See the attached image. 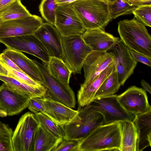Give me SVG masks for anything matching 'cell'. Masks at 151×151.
<instances>
[{
  "label": "cell",
  "instance_id": "obj_20",
  "mask_svg": "<svg viewBox=\"0 0 151 151\" xmlns=\"http://www.w3.org/2000/svg\"><path fill=\"white\" fill-rule=\"evenodd\" d=\"M136 128V151H142L151 146V108L146 112L135 115L132 121Z\"/></svg>",
  "mask_w": 151,
  "mask_h": 151
},
{
  "label": "cell",
  "instance_id": "obj_17",
  "mask_svg": "<svg viewBox=\"0 0 151 151\" xmlns=\"http://www.w3.org/2000/svg\"><path fill=\"white\" fill-rule=\"evenodd\" d=\"M34 34L42 43L50 57L63 60L62 36L54 25L43 22Z\"/></svg>",
  "mask_w": 151,
  "mask_h": 151
},
{
  "label": "cell",
  "instance_id": "obj_18",
  "mask_svg": "<svg viewBox=\"0 0 151 151\" xmlns=\"http://www.w3.org/2000/svg\"><path fill=\"white\" fill-rule=\"evenodd\" d=\"M86 43L92 51L107 52L111 50L120 39L104 30H86L82 35Z\"/></svg>",
  "mask_w": 151,
  "mask_h": 151
},
{
  "label": "cell",
  "instance_id": "obj_29",
  "mask_svg": "<svg viewBox=\"0 0 151 151\" xmlns=\"http://www.w3.org/2000/svg\"><path fill=\"white\" fill-rule=\"evenodd\" d=\"M136 7L122 0H117L113 4L109 5L111 20L121 15L132 14Z\"/></svg>",
  "mask_w": 151,
  "mask_h": 151
},
{
  "label": "cell",
  "instance_id": "obj_32",
  "mask_svg": "<svg viewBox=\"0 0 151 151\" xmlns=\"http://www.w3.org/2000/svg\"><path fill=\"white\" fill-rule=\"evenodd\" d=\"M132 14L134 18L145 26L151 27V4H145L136 7Z\"/></svg>",
  "mask_w": 151,
  "mask_h": 151
},
{
  "label": "cell",
  "instance_id": "obj_11",
  "mask_svg": "<svg viewBox=\"0 0 151 151\" xmlns=\"http://www.w3.org/2000/svg\"><path fill=\"white\" fill-rule=\"evenodd\" d=\"M0 42L7 48L32 55L44 63L48 62L50 58L44 45L34 34L2 38L0 39Z\"/></svg>",
  "mask_w": 151,
  "mask_h": 151
},
{
  "label": "cell",
  "instance_id": "obj_19",
  "mask_svg": "<svg viewBox=\"0 0 151 151\" xmlns=\"http://www.w3.org/2000/svg\"><path fill=\"white\" fill-rule=\"evenodd\" d=\"M3 53L13 61L24 73L42 85L44 80L42 74L34 60L22 52L7 48Z\"/></svg>",
  "mask_w": 151,
  "mask_h": 151
},
{
  "label": "cell",
  "instance_id": "obj_43",
  "mask_svg": "<svg viewBox=\"0 0 151 151\" xmlns=\"http://www.w3.org/2000/svg\"><path fill=\"white\" fill-rule=\"evenodd\" d=\"M106 3L108 5L114 3L117 0H102Z\"/></svg>",
  "mask_w": 151,
  "mask_h": 151
},
{
  "label": "cell",
  "instance_id": "obj_37",
  "mask_svg": "<svg viewBox=\"0 0 151 151\" xmlns=\"http://www.w3.org/2000/svg\"><path fill=\"white\" fill-rule=\"evenodd\" d=\"M0 61L3 64L11 68L23 73L13 61L3 52L0 54Z\"/></svg>",
  "mask_w": 151,
  "mask_h": 151
},
{
  "label": "cell",
  "instance_id": "obj_14",
  "mask_svg": "<svg viewBox=\"0 0 151 151\" xmlns=\"http://www.w3.org/2000/svg\"><path fill=\"white\" fill-rule=\"evenodd\" d=\"M111 50L119 82L121 86H123L133 74L137 63L132 56L128 48L120 39Z\"/></svg>",
  "mask_w": 151,
  "mask_h": 151
},
{
  "label": "cell",
  "instance_id": "obj_12",
  "mask_svg": "<svg viewBox=\"0 0 151 151\" xmlns=\"http://www.w3.org/2000/svg\"><path fill=\"white\" fill-rule=\"evenodd\" d=\"M43 23L41 17L32 14L0 22V39L34 34Z\"/></svg>",
  "mask_w": 151,
  "mask_h": 151
},
{
  "label": "cell",
  "instance_id": "obj_5",
  "mask_svg": "<svg viewBox=\"0 0 151 151\" xmlns=\"http://www.w3.org/2000/svg\"><path fill=\"white\" fill-rule=\"evenodd\" d=\"M63 60L74 74L81 73L84 62L92 52L82 35L62 36Z\"/></svg>",
  "mask_w": 151,
  "mask_h": 151
},
{
  "label": "cell",
  "instance_id": "obj_10",
  "mask_svg": "<svg viewBox=\"0 0 151 151\" xmlns=\"http://www.w3.org/2000/svg\"><path fill=\"white\" fill-rule=\"evenodd\" d=\"M32 98L4 83L0 86V116H12L20 113L27 108Z\"/></svg>",
  "mask_w": 151,
  "mask_h": 151
},
{
  "label": "cell",
  "instance_id": "obj_42",
  "mask_svg": "<svg viewBox=\"0 0 151 151\" xmlns=\"http://www.w3.org/2000/svg\"><path fill=\"white\" fill-rule=\"evenodd\" d=\"M78 0H55L56 4L73 3Z\"/></svg>",
  "mask_w": 151,
  "mask_h": 151
},
{
  "label": "cell",
  "instance_id": "obj_38",
  "mask_svg": "<svg viewBox=\"0 0 151 151\" xmlns=\"http://www.w3.org/2000/svg\"><path fill=\"white\" fill-rule=\"evenodd\" d=\"M130 5L137 6L145 4H151V0H122Z\"/></svg>",
  "mask_w": 151,
  "mask_h": 151
},
{
  "label": "cell",
  "instance_id": "obj_9",
  "mask_svg": "<svg viewBox=\"0 0 151 151\" xmlns=\"http://www.w3.org/2000/svg\"><path fill=\"white\" fill-rule=\"evenodd\" d=\"M114 94L93 99L90 105L92 108L101 113L104 124L129 121L132 122L135 115L129 114L122 106Z\"/></svg>",
  "mask_w": 151,
  "mask_h": 151
},
{
  "label": "cell",
  "instance_id": "obj_44",
  "mask_svg": "<svg viewBox=\"0 0 151 151\" xmlns=\"http://www.w3.org/2000/svg\"><path fill=\"white\" fill-rule=\"evenodd\" d=\"M19 0L20 1H21V0Z\"/></svg>",
  "mask_w": 151,
  "mask_h": 151
},
{
  "label": "cell",
  "instance_id": "obj_15",
  "mask_svg": "<svg viewBox=\"0 0 151 151\" xmlns=\"http://www.w3.org/2000/svg\"><path fill=\"white\" fill-rule=\"evenodd\" d=\"M113 61L111 52L92 51L83 64L85 80L83 84H87L91 82Z\"/></svg>",
  "mask_w": 151,
  "mask_h": 151
},
{
  "label": "cell",
  "instance_id": "obj_33",
  "mask_svg": "<svg viewBox=\"0 0 151 151\" xmlns=\"http://www.w3.org/2000/svg\"><path fill=\"white\" fill-rule=\"evenodd\" d=\"M3 64L8 70L7 76L12 77L22 83L32 86L38 87L42 85L35 81L23 73L13 69Z\"/></svg>",
  "mask_w": 151,
  "mask_h": 151
},
{
  "label": "cell",
  "instance_id": "obj_22",
  "mask_svg": "<svg viewBox=\"0 0 151 151\" xmlns=\"http://www.w3.org/2000/svg\"><path fill=\"white\" fill-rule=\"evenodd\" d=\"M63 139L54 136L39 124L35 135L33 151H52Z\"/></svg>",
  "mask_w": 151,
  "mask_h": 151
},
{
  "label": "cell",
  "instance_id": "obj_13",
  "mask_svg": "<svg viewBox=\"0 0 151 151\" xmlns=\"http://www.w3.org/2000/svg\"><path fill=\"white\" fill-rule=\"evenodd\" d=\"M117 99L124 108L130 114L136 115L147 112L151 108L146 91L134 86L129 88Z\"/></svg>",
  "mask_w": 151,
  "mask_h": 151
},
{
  "label": "cell",
  "instance_id": "obj_30",
  "mask_svg": "<svg viewBox=\"0 0 151 151\" xmlns=\"http://www.w3.org/2000/svg\"><path fill=\"white\" fill-rule=\"evenodd\" d=\"M12 129L0 121V151H13Z\"/></svg>",
  "mask_w": 151,
  "mask_h": 151
},
{
  "label": "cell",
  "instance_id": "obj_6",
  "mask_svg": "<svg viewBox=\"0 0 151 151\" xmlns=\"http://www.w3.org/2000/svg\"><path fill=\"white\" fill-rule=\"evenodd\" d=\"M34 60L42 75L44 80L42 85L47 89L44 97L59 102L70 108H75V96L69 85L63 83L51 75L44 63Z\"/></svg>",
  "mask_w": 151,
  "mask_h": 151
},
{
  "label": "cell",
  "instance_id": "obj_36",
  "mask_svg": "<svg viewBox=\"0 0 151 151\" xmlns=\"http://www.w3.org/2000/svg\"><path fill=\"white\" fill-rule=\"evenodd\" d=\"M129 49L132 56L136 62L142 63L150 67H151V57L130 49Z\"/></svg>",
  "mask_w": 151,
  "mask_h": 151
},
{
  "label": "cell",
  "instance_id": "obj_23",
  "mask_svg": "<svg viewBox=\"0 0 151 151\" xmlns=\"http://www.w3.org/2000/svg\"><path fill=\"white\" fill-rule=\"evenodd\" d=\"M43 63L51 75L63 83L69 85L72 72L62 59L50 57L48 62Z\"/></svg>",
  "mask_w": 151,
  "mask_h": 151
},
{
  "label": "cell",
  "instance_id": "obj_21",
  "mask_svg": "<svg viewBox=\"0 0 151 151\" xmlns=\"http://www.w3.org/2000/svg\"><path fill=\"white\" fill-rule=\"evenodd\" d=\"M114 66L113 61L91 82L87 84H81L77 93L79 106L83 107L90 104L101 85L111 73Z\"/></svg>",
  "mask_w": 151,
  "mask_h": 151
},
{
  "label": "cell",
  "instance_id": "obj_3",
  "mask_svg": "<svg viewBox=\"0 0 151 151\" xmlns=\"http://www.w3.org/2000/svg\"><path fill=\"white\" fill-rule=\"evenodd\" d=\"M120 39L129 48L151 57V37L145 26L134 18L118 22Z\"/></svg>",
  "mask_w": 151,
  "mask_h": 151
},
{
  "label": "cell",
  "instance_id": "obj_40",
  "mask_svg": "<svg viewBox=\"0 0 151 151\" xmlns=\"http://www.w3.org/2000/svg\"><path fill=\"white\" fill-rule=\"evenodd\" d=\"M8 71L3 64L0 61V75L7 76Z\"/></svg>",
  "mask_w": 151,
  "mask_h": 151
},
{
  "label": "cell",
  "instance_id": "obj_16",
  "mask_svg": "<svg viewBox=\"0 0 151 151\" xmlns=\"http://www.w3.org/2000/svg\"><path fill=\"white\" fill-rule=\"evenodd\" d=\"M43 101L44 110L42 113L59 124L65 126L80 119L77 110L63 104L45 97Z\"/></svg>",
  "mask_w": 151,
  "mask_h": 151
},
{
  "label": "cell",
  "instance_id": "obj_1",
  "mask_svg": "<svg viewBox=\"0 0 151 151\" xmlns=\"http://www.w3.org/2000/svg\"><path fill=\"white\" fill-rule=\"evenodd\" d=\"M121 122L104 124L79 141L78 151H120L121 142Z\"/></svg>",
  "mask_w": 151,
  "mask_h": 151
},
{
  "label": "cell",
  "instance_id": "obj_41",
  "mask_svg": "<svg viewBox=\"0 0 151 151\" xmlns=\"http://www.w3.org/2000/svg\"><path fill=\"white\" fill-rule=\"evenodd\" d=\"M15 0H0V10Z\"/></svg>",
  "mask_w": 151,
  "mask_h": 151
},
{
  "label": "cell",
  "instance_id": "obj_27",
  "mask_svg": "<svg viewBox=\"0 0 151 151\" xmlns=\"http://www.w3.org/2000/svg\"><path fill=\"white\" fill-rule=\"evenodd\" d=\"M121 86L114 63L111 73L101 85L93 99L114 94L118 91Z\"/></svg>",
  "mask_w": 151,
  "mask_h": 151
},
{
  "label": "cell",
  "instance_id": "obj_8",
  "mask_svg": "<svg viewBox=\"0 0 151 151\" xmlns=\"http://www.w3.org/2000/svg\"><path fill=\"white\" fill-rule=\"evenodd\" d=\"M54 26L62 37L82 35L86 30L72 3L57 5Z\"/></svg>",
  "mask_w": 151,
  "mask_h": 151
},
{
  "label": "cell",
  "instance_id": "obj_34",
  "mask_svg": "<svg viewBox=\"0 0 151 151\" xmlns=\"http://www.w3.org/2000/svg\"><path fill=\"white\" fill-rule=\"evenodd\" d=\"M79 141L63 139L52 151H78Z\"/></svg>",
  "mask_w": 151,
  "mask_h": 151
},
{
  "label": "cell",
  "instance_id": "obj_2",
  "mask_svg": "<svg viewBox=\"0 0 151 151\" xmlns=\"http://www.w3.org/2000/svg\"><path fill=\"white\" fill-rule=\"evenodd\" d=\"M72 5L86 30H104L111 21L109 5L102 0H78Z\"/></svg>",
  "mask_w": 151,
  "mask_h": 151
},
{
  "label": "cell",
  "instance_id": "obj_7",
  "mask_svg": "<svg viewBox=\"0 0 151 151\" xmlns=\"http://www.w3.org/2000/svg\"><path fill=\"white\" fill-rule=\"evenodd\" d=\"M39 124L35 114L29 112L21 117L13 133V151H33L34 138Z\"/></svg>",
  "mask_w": 151,
  "mask_h": 151
},
{
  "label": "cell",
  "instance_id": "obj_31",
  "mask_svg": "<svg viewBox=\"0 0 151 151\" xmlns=\"http://www.w3.org/2000/svg\"><path fill=\"white\" fill-rule=\"evenodd\" d=\"M55 0H42L39 6L40 12L47 22L54 25Z\"/></svg>",
  "mask_w": 151,
  "mask_h": 151
},
{
  "label": "cell",
  "instance_id": "obj_26",
  "mask_svg": "<svg viewBox=\"0 0 151 151\" xmlns=\"http://www.w3.org/2000/svg\"><path fill=\"white\" fill-rule=\"evenodd\" d=\"M31 14L21 1L15 0L0 10V22L21 18Z\"/></svg>",
  "mask_w": 151,
  "mask_h": 151
},
{
  "label": "cell",
  "instance_id": "obj_4",
  "mask_svg": "<svg viewBox=\"0 0 151 151\" xmlns=\"http://www.w3.org/2000/svg\"><path fill=\"white\" fill-rule=\"evenodd\" d=\"M77 111L80 118L78 121L64 126L65 139L80 141L96 127L104 124L103 115L93 109L90 105L79 106Z\"/></svg>",
  "mask_w": 151,
  "mask_h": 151
},
{
  "label": "cell",
  "instance_id": "obj_24",
  "mask_svg": "<svg viewBox=\"0 0 151 151\" xmlns=\"http://www.w3.org/2000/svg\"><path fill=\"white\" fill-rule=\"evenodd\" d=\"M122 126L120 151H136L137 134L132 121L121 122Z\"/></svg>",
  "mask_w": 151,
  "mask_h": 151
},
{
  "label": "cell",
  "instance_id": "obj_39",
  "mask_svg": "<svg viewBox=\"0 0 151 151\" xmlns=\"http://www.w3.org/2000/svg\"><path fill=\"white\" fill-rule=\"evenodd\" d=\"M142 89L145 91L151 94V88L150 85L145 80L142 79L140 81Z\"/></svg>",
  "mask_w": 151,
  "mask_h": 151
},
{
  "label": "cell",
  "instance_id": "obj_35",
  "mask_svg": "<svg viewBox=\"0 0 151 151\" xmlns=\"http://www.w3.org/2000/svg\"><path fill=\"white\" fill-rule=\"evenodd\" d=\"M27 107L34 114L38 112L43 113L44 110L43 97H35L31 99Z\"/></svg>",
  "mask_w": 151,
  "mask_h": 151
},
{
  "label": "cell",
  "instance_id": "obj_25",
  "mask_svg": "<svg viewBox=\"0 0 151 151\" xmlns=\"http://www.w3.org/2000/svg\"><path fill=\"white\" fill-rule=\"evenodd\" d=\"M0 80L12 87L23 92L32 98L45 96L47 88L43 85L38 87L32 86L22 83L12 77L0 75Z\"/></svg>",
  "mask_w": 151,
  "mask_h": 151
},
{
  "label": "cell",
  "instance_id": "obj_28",
  "mask_svg": "<svg viewBox=\"0 0 151 151\" xmlns=\"http://www.w3.org/2000/svg\"><path fill=\"white\" fill-rule=\"evenodd\" d=\"M34 114L39 123L46 130L58 138L65 139L66 134L64 126L56 123L42 112Z\"/></svg>",
  "mask_w": 151,
  "mask_h": 151
}]
</instances>
